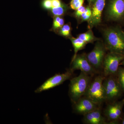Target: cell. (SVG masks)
I'll list each match as a JSON object with an SVG mask.
<instances>
[{
  "label": "cell",
  "mask_w": 124,
  "mask_h": 124,
  "mask_svg": "<svg viewBox=\"0 0 124 124\" xmlns=\"http://www.w3.org/2000/svg\"><path fill=\"white\" fill-rule=\"evenodd\" d=\"M105 46L110 52L121 54H124L123 31L119 27H111L104 31Z\"/></svg>",
  "instance_id": "1"
},
{
  "label": "cell",
  "mask_w": 124,
  "mask_h": 124,
  "mask_svg": "<svg viewBox=\"0 0 124 124\" xmlns=\"http://www.w3.org/2000/svg\"><path fill=\"white\" fill-rule=\"evenodd\" d=\"M91 80L90 76L82 71L77 77L71 78L69 85V94L73 104L84 95Z\"/></svg>",
  "instance_id": "2"
},
{
  "label": "cell",
  "mask_w": 124,
  "mask_h": 124,
  "mask_svg": "<svg viewBox=\"0 0 124 124\" xmlns=\"http://www.w3.org/2000/svg\"><path fill=\"white\" fill-rule=\"evenodd\" d=\"M105 93V101L111 102L117 101L124 92L116 75L105 78L103 81Z\"/></svg>",
  "instance_id": "3"
},
{
  "label": "cell",
  "mask_w": 124,
  "mask_h": 124,
  "mask_svg": "<svg viewBox=\"0 0 124 124\" xmlns=\"http://www.w3.org/2000/svg\"><path fill=\"white\" fill-rule=\"evenodd\" d=\"M105 78V77L101 75L95 77L90 82L84 95L99 105L105 101V93L103 85V81Z\"/></svg>",
  "instance_id": "4"
},
{
  "label": "cell",
  "mask_w": 124,
  "mask_h": 124,
  "mask_svg": "<svg viewBox=\"0 0 124 124\" xmlns=\"http://www.w3.org/2000/svg\"><path fill=\"white\" fill-rule=\"evenodd\" d=\"M123 57L124 54L112 52L106 54L102 66L105 77L116 75Z\"/></svg>",
  "instance_id": "5"
},
{
  "label": "cell",
  "mask_w": 124,
  "mask_h": 124,
  "mask_svg": "<svg viewBox=\"0 0 124 124\" xmlns=\"http://www.w3.org/2000/svg\"><path fill=\"white\" fill-rule=\"evenodd\" d=\"M124 99L120 101L111 102L104 111V115L108 121V124H118L123 115Z\"/></svg>",
  "instance_id": "6"
},
{
  "label": "cell",
  "mask_w": 124,
  "mask_h": 124,
  "mask_svg": "<svg viewBox=\"0 0 124 124\" xmlns=\"http://www.w3.org/2000/svg\"><path fill=\"white\" fill-rule=\"evenodd\" d=\"M70 69L73 72L76 70H80L90 76L94 75L97 72L89 62L86 55L85 54H77L73 58Z\"/></svg>",
  "instance_id": "7"
},
{
  "label": "cell",
  "mask_w": 124,
  "mask_h": 124,
  "mask_svg": "<svg viewBox=\"0 0 124 124\" xmlns=\"http://www.w3.org/2000/svg\"><path fill=\"white\" fill-rule=\"evenodd\" d=\"M73 72L70 69L64 73L55 74L46 80L36 90L35 93H41L62 85L66 80L71 78Z\"/></svg>",
  "instance_id": "8"
},
{
  "label": "cell",
  "mask_w": 124,
  "mask_h": 124,
  "mask_svg": "<svg viewBox=\"0 0 124 124\" xmlns=\"http://www.w3.org/2000/svg\"><path fill=\"white\" fill-rule=\"evenodd\" d=\"M106 49L105 46L98 41L96 43L93 50L86 55L89 62L97 71L103 66Z\"/></svg>",
  "instance_id": "9"
},
{
  "label": "cell",
  "mask_w": 124,
  "mask_h": 124,
  "mask_svg": "<svg viewBox=\"0 0 124 124\" xmlns=\"http://www.w3.org/2000/svg\"><path fill=\"white\" fill-rule=\"evenodd\" d=\"M110 20L119 21L124 19V0H110L107 9Z\"/></svg>",
  "instance_id": "10"
},
{
  "label": "cell",
  "mask_w": 124,
  "mask_h": 124,
  "mask_svg": "<svg viewBox=\"0 0 124 124\" xmlns=\"http://www.w3.org/2000/svg\"><path fill=\"white\" fill-rule=\"evenodd\" d=\"M73 104L74 111L77 114L84 116L99 107V105L85 96Z\"/></svg>",
  "instance_id": "11"
},
{
  "label": "cell",
  "mask_w": 124,
  "mask_h": 124,
  "mask_svg": "<svg viewBox=\"0 0 124 124\" xmlns=\"http://www.w3.org/2000/svg\"><path fill=\"white\" fill-rule=\"evenodd\" d=\"M106 0H95L91 9L92 14L88 21L90 28L97 26L101 21L102 12L105 6Z\"/></svg>",
  "instance_id": "12"
},
{
  "label": "cell",
  "mask_w": 124,
  "mask_h": 124,
  "mask_svg": "<svg viewBox=\"0 0 124 124\" xmlns=\"http://www.w3.org/2000/svg\"><path fill=\"white\" fill-rule=\"evenodd\" d=\"M83 122L86 124H107L106 118L102 115L100 108L84 116Z\"/></svg>",
  "instance_id": "13"
},
{
  "label": "cell",
  "mask_w": 124,
  "mask_h": 124,
  "mask_svg": "<svg viewBox=\"0 0 124 124\" xmlns=\"http://www.w3.org/2000/svg\"><path fill=\"white\" fill-rule=\"evenodd\" d=\"M74 49V55L73 58L77 55V53L79 50L84 48L86 44V42L78 38L71 37L70 38Z\"/></svg>",
  "instance_id": "14"
},
{
  "label": "cell",
  "mask_w": 124,
  "mask_h": 124,
  "mask_svg": "<svg viewBox=\"0 0 124 124\" xmlns=\"http://www.w3.org/2000/svg\"><path fill=\"white\" fill-rule=\"evenodd\" d=\"M78 38L86 42V44L92 43L99 39L95 37L91 30H89L86 32L81 33L78 36Z\"/></svg>",
  "instance_id": "15"
},
{
  "label": "cell",
  "mask_w": 124,
  "mask_h": 124,
  "mask_svg": "<svg viewBox=\"0 0 124 124\" xmlns=\"http://www.w3.org/2000/svg\"><path fill=\"white\" fill-rule=\"evenodd\" d=\"M67 7L63 4L61 6L54 7L51 9L52 13L55 16H60L63 15L66 11Z\"/></svg>",
  "instance_id": "16"
},
{
  "label": "cell",
  "mask_w": 124,
  "mask_h": 124,
  "mask_svg": "<svg viewBox=\"0 0 124 124\" xmlns=\"http://www.w3.org/2000/svg\"><path fill=\"white\" fill-rule=\"evenodd\" d=\"M116 76L124 93V68L119 67Z\"/></svg>",
  "instance_id": "17"
},
{
  "label": "cell",
  "mask_w": 124,
  "mask_h": 124,
  "mask_svg": "<svg viewBox=\"0 0 124 124\" xmlns=\"http://www.w3.org/2000/svg\"><path fill=\"white\" fill-rule=\"evenodd\" d=\"M64 23V19L60 16H55L54 20L53 28L56 30L62 27Z\"/></svg>",
  "instance_id": "18"
},
{
  "label": "cell",
  "mask_w": 124,
  "mask_h": 124,
  "mask_svg": "<svg viewBox=\"0 0 124 124\" xmlns=\"http://www.w3.org/2000/svg\"><path fill=\"white\" fill-rule=\"evenodd\" d=\"M71 31V27L69 24H64L60 28L59 33L63 36L68 37L70 36Z\"/></svg>",
  "instance_id": "19"
},
{
  "label": "cell",
  "mask_w": 124,
  "mask_h": 124,
  "mask_svg": "<svg viewBox=\"0 0 124 124\" xmlns=\"http://www.w3.org/2000/svg\"><path fill=\"white\" fill-rule=\"evenodd\" d=\"M91 14L92 11L91 8L89 6L86 7L84 12L81 17L82 21H88L91 18Z\"/></svg>",
  "instance_id": "20"
},
{
  "label": "cell",
  "mask_w": 124,
  "mask_h": 124,
  "mask_svg": "<svg viewBox=\"0 0 124 124\" xmlns=\"http://www.w3.org/2000/svg\"><path fill=\"white\" fill-rule=\"evenodd\" d=\"M84 1V0H71L70 3L71 8L72 9L76 10L83 5Z\"/></svg>",
  "instance_id": "21"
},
{
  "label": "cell",
  "mask_w": 124,
  "mask_h": 124,
  "mask_svg": "<svg viewBox=\"0 0 124 124\" xmlns=\"http://www.w3.org/2000/svg\"><path fill=\"white\" fill-rule=\"evenodd\" d=\"M42 6L45 9H50L52 8L51 0H43Z\"/></svg>",
  "instance_id": "22"
},
{
  "label": "cell",
  "mask_w": 124,
  "mask_h": 124,
  "mask_svg": "<svg viewBox=\"0 0 124 124\" xmlns=\"http://www.w3.org/2000/svg\"><path fill=\"white\" fill-rule=\"evenodd\" d=\"M85 9V7L82 6L76 10L75 15L76 16V17L78 18L81 17L82 14L84 12Z\"/></svg>",
  "instance_id": "23"
},
{
  "label": "cell",
  "mask_w": 124,
  "mask_h": 124,
  "mask_svg": "<svg viewBox=\"0 0 124 124\" xmlns=\"http://www.w3.org/2000/svg\"><path fill=\"white\" fill-rule=\"evenodd\" d=\"M51 2H52V8L59 7L63 4H62L60 0H51Z\"/></svg>",
  "instance_id": "24"
},
{
  "label": "cell",
  "mask_w": 124,
  "mask_h": 124,
  "mask_svg": "<svg viewBox=\"0 0 124 124\" xmlns=\"http://www.w3.org/2000/svg\"><path fill=\"white\" fill-rule=\"evenodd\" d=\"M119 124H124V113L120 119Z\"/></svg>",
  "instance_id": "25"
},
{
  "label": "cell",
  "mask_w": 124,
  "mask_h": 124,
  "mask_svg": "<svg viewBox=\"0 0 124 124\" xmlns=\"http://www.w3.org/2000/svg\"><path fill=\"white\" fill-rule=\"evenodd\" d=\"M120 65H122V66H124V57H123V59H122V61L121 62L120 64Z\"/></svg>",
  "instance_id": "26"
},
{
  "label": "cell",
  "mask_w": 124,
  "mask_h": 124,
  "mask_svg": "<svg viewBox=\"0 0 124 124\" xmlns=\"http://www.w3.org/2000/svg\"><path fill=\"white\" fill-rule=\"evenodd\" d=\"M87 0L88 1L90 4H92L93 3L95 0Z\"/></svg>",
  "instance_id": "27"
},
{
  "label": "cell",
  "mask_w": 124,
  "mask_h": 124,
  "mask_svg": "<svg viewBox=\"0 0 124 124\" xmlns=\"http://www.w3.org/2000/svg\"><path fill=\"white\" fill-rule=\"evenodd\" d=\"M123 35H124V31H123Z\"/></svg>",
  "instance_id": "28"
}]
</instances>
